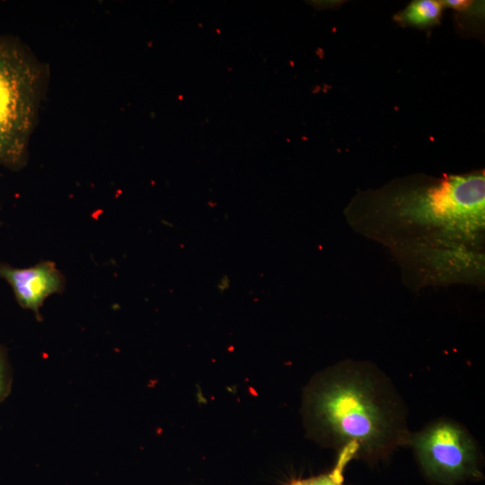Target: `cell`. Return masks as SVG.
<instances>
[{"label":"cell","instance_id":"1","mask_svg":"<svg viewBox=\"0 0 485 485\" xmlns=\"http://www.w3.org/2000/svg\"><path fill=\"white\" fill-rule=\"evenodd\" d=\"M483 171L443 178L410 177L356 197L348 207L355 226L397 254L423 263L431 276L459 278L481 265L484 228Z\"/></svg>","mask_w":485,"mask_h":485},{"label":"cell","instance_id":"2","mask_svg":"<svg viewBox=\"0 0 485 485\" xmlns=\"http://www.w3.org/2000/svg\"><path fill=\"white\" fill-rule=\"evenodd\" d=\"M311 437L333 447L348 463L375 460L409 445L405 408L390 380L375 366L343 361L318 374L304 393Z\"/></svg>","mask_w":485,"mask_h":485},{"label":"cell","instance_id":"3","mask_svg":"<svg viewBox=\"0 0 485 485\" xmlns=\"http://www.w3.org/2000/svg\"><path fill=\"white\" fill-rule=\"evenodd\" d=\"M44 83L43 69L29 49L0 35V165L23 166Z\"/></svg>","mask_w":485,"mask_h":485},{"label":"cell","instance_id":"4","mask_svg":"<svg viewBox=\"0 0 485 485\" xmlns=\"http://www.w3.org/2000/svg\"><path fill=\"white\" fill-rule=\"evenodd\" d=\"M417 459L426 476L444 485L481 477V454L470 433L459 423L441 419L411 435Z\"/></svg>","mask_w":485,"mask_h":485},{"label":"cell","instance_id":"5","mask_svg":"<svg viewBox=\"0 0 485 485\" xmlns=\"http://www.w3.org/2000/svg\"><path fill=\"white\" fill-rule=\"evenodd\" d=\"M0 278L11 286L18 304L34 312L38 319L44 301L53 294L61 293L65 287L62 274L48 260L24 269L0 262Z\"/></svg>","mask_w":485,"mask_h":485},{"label":"cell","instance_id":"6","mask_svg":"<svg viewBox=\"0 0 485 485\" xmlns=\"http://www.w3.org/2000/svg\"><path fill=\"white\" fill-rule=\"evenodd\" d=\"M442 4L434 0H417L410 3L401 13V19L410 24L427 26L437 22Z\"/></svg>","mask_w":485,"mask_h":485},{"label":"cell","instance_id":"7","mask_svg":"<svg viewBox=\"0 0 485 485\" xmlns=\"http://www.w3.org/2000/svg\"><path fill=\"white\" fill-rule=\"evenodd\" d=\"M345 467L335 463L333 468L325 473L289 481L286 485H344Z\"/></svg>","mask_w":485,"mask_h":485},{"label":"cell","instance_id":"8","mask_svg":"<svg viewBox=\"0 0 485 485\" xmlns=\"http://www.w3.org/2000/svg\"><path fill=\"white\" fill-rule=\"evenodd\" d=\"M12 385L10 366L4 350L0 348V402L9 395Z\"/></svg>","mask_w":485,"mask_h":485},{"label":"cell","instance_id":"9","mask_svg":"<svg viewBox=\"0 0 485 485\" xmlns=\"http://www.w3.org/2000/svg\"><path fill=\"white\" fill-rule=\"evenodd\" d=\"M445 4L456 9H463L468 5V2L464 0H446Z\"/></svg>","mask_w":485,"mask_h":485},{"label":"cell","instance_id":"10","mask_svg":"<svg viewBox=\"0 0 485 485\" xmlns=\"http://www.w3.org/2000/svg\"><path fill=\"white\" fill-rule=\"evenodd\" d=\"M230 286V279L227 276H223L219 281L216 284V287L219 290V292H224L227 288H229Z\"/></svg>","mask_w":485,"mask_h":485}]
</instances>
